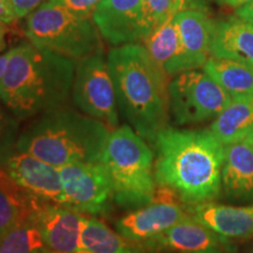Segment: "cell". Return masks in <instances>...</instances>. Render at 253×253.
I'll return each instance as SVG.
<instances>
[{
	"label": "cell",
	"instance_id": "obj_37",
	"mask_svg": "<svg viewBox=\"0 0 253 253\" xmlns=\"http://www.w3.org/2000/svg\"><path fill=\"white\" fill-rule=\"evenodd\" d=\"M250 253H253V250H251V251H250Z\"/></svg>",
	"mask_w": 253,
	"mask_h": 253
},
{
	"label": "cell",
	"instance_id": "obj_4",
	"mask_svg": "<svg viewBox=\"0 0 253 253\" xmlns=\"http://www.w3.org/2000/svg\"><path fill=\"white\" fill-rule=\"evenodd\" d=\"M33 119L19 135L18 151L55 168L100 162L112 131L103 122L62 106Z\"/></svg>",
	"mask_w": 253,
	"mask_h": 253
},
{
	"label": "cell",
	"instance_id": "obj_11",
	"mask_svg": "<svg viewBox=\"0 0 253 253\" xmlns=\"http://www.w3.org/2000/svg\"><path fill=\"white\" fill-rule=\"evenodd\" d=\"M91 18L101 36L114 46L143 41L151 32L144 0H101Z\"/></svg>",
	"mask_w": 253,
	"mask_h": 253
},
{
	"label": "cell",
	"instance_id": "obj_14",
	"mask_svg": "<svg viewBox=\"0 0 253 253\" xmlns=\"http://www.w3.org/2000/svg\"><path fill=\"white\" fill-rule=\"evenodd\" d=\"M45 249L52 253H75L79 248L82 214L60 204L41 202L33 213Z\"/></svg>",
	"mask_w": 253,
	"mask_h": 253
},
{
	"label": "cell",
	"instance_id": "obj_16",
	"mask_svg": "<svg viewBox=\"0 0 253 253\" xmlns=\"http://www.w3.org/2000/svg\"><path fill=\"white\" fill-rule=\"evenodd\" d=\"M189 216L225 238H250L253 236V204L244 207L213 202L186 207Z\"/></svg>",
	"mask_w": 253,
	"mask_h": 253
},
{
	"label": "cell",
	"instance_id": "obj_25",
	"mask_svg": "<svg viewBox=\"0 0 253 253\" xmlns=\"http://www.w3.org/2000/svg\"><path fill=\"white\" fill-rule=\"evenodd\" d=\"M19 135V119L0 106V167L17 151Z\"/></svg>",
	"mask_w": 253,
	"mask_h": 253
},
{
	"label": "cell",
	"instance_id": "obj_23",
	"mask_svg": "<svg viewBox=\"0 0 253 253\" xmlns=\"http://www.w3.org/2000/svg\"><path fill=\"white\" fill-rule=\"evenodd\" d=\"M204 72L230 95L231 99L253 95V67L232 59L210 56Z\"/></svg>",
	"mask_w": 253,
	"mask_h": 253
},
{
	"label": "cell",
	"instance_id": "obj_18",
	"mask_svg": "<svg viewBox=\"0 0 253 253\" xmlns=\"http://www.w3.org/2000/svg\"><path fill=\"white\" fill-rule=\"evenodd\" d=\"M211 56L232 59L253 67V25L237 15L214 23Z\"/></svg>",
	"mask_w": 253,
	"mask_h": 253
},
{
	"label": "cell",
	"instance_id": "obj_15",
	"mask_svg": "<svg viewBox=\"0 0 253 253\" xmlns=\"http://www.w3.org/2000/svg\"><path fill=\"white\" fill-rule=\"evenodd\" d=\"M175 21L182 42V71L203 67L211 56L214 23L202 9L179 11Z\"/></svg>",
	"mask_w": 253,
	"mask_h": 253
},
{
	"label": "cell",
	"instance_id": "obj_1",
	"mask_svg": "<svg viewBox=\"0 0 253 253\" xmlns=\"http://www.w3.org/2000/svg\"><path fill=\"white\" fill-rule=\"evenodd\" d=\"M153 144L157 185L172 189L186 205L212 202L219 196L224 145L210 129L167 126Z\"/></svg>",
	"mask_w": 253,
	"mask_h": 253
},
{
	"label": "cell",
	"instance_id": "obj_9",
	"mask_svg": "<svg viewBox=\"0 0 253 253\" xmlns=\"http://www.w3.org/2000/svg\"><path fill=\"white\" fill-rule=\"evenodd\" d=\"M58 169L63 207L87 214H103L109 211L114 201L113 190L102 163H73Z\"/></svg>",
	"mask_w": 253,
	"mask_h": 253
},
{
	"label": "cell",
	"instance_id": "obj_13",
	"mask_svg": "<svg viewBox=\"0 0 253 253\" xmlns=\"http://www.w3.org/2000/svg\"><path fill=\"white\" fill-rule=\"evenodd\" d=\"M145 249L168 250L177 253H227L231 246L225 237L191 216L143 243Z\"/></svg>",
	"mask_w": 253,
	"mask_h": 253
},
{
	"label": "cell",
	"instance_id": "obj_22",
	"mask_svg": "<svg viewBox=\"0 0 253 253\" xmlns=\"http://www.w3.org/2000/svg\"><path fill=\"white\" fill-rule=\"evenodd\" d=\"M41 202L25 191L0 168V237L33 213Z\"/></svg>",
	"mask_w": 253,
	"mask_h": 253
},
{
	"label": "cell",
	"instance_id": "obj_33",
	"mask_svg": "<svg viewBox=\"0 0 253 253\" xmlns=\"http://www.w3.org/2000/svg\"><path fill=\"white\" fill-rule=\"evenodd\" d=\"M8 60H9V50L8 52H6L5 54L0 55V81H1V79L4 77L6 72V68H7Z\"/></svg>",
	"mask_w": 253,
	"mask_h": 253
},
{
	"label": "cell",
	"instance_id": "obj_20",
	"mask_svg": "<svg viewBox=\"0 0 253 253\" xmlns=\"http://www.w3.org/2000/svg\"><path fill=\"white\" fill-rule=\"evenodd\" d=\"M78 250L88 253H143V244L109 229L96 218L82 217Z\"/></svg>",
	"mask_w": 253,
	"mask_h": 253
},
{
	"label": "cell",
	"instance_id": "obj_7",
	"mask_svg": "<svg viewBox=\"0 0 253 253\" xmlns=\"http://www.w3.org/2000/svg\"><path fill=\"white\" fill-rule=\"evenodd\" d=\"M169 100L177 125H192L217 118L232 99L207 73L192 69L170 81Z\"/></svg>",
	"mask_w": 253,
	"mask_h": 253
},
{
	"label": "cell",
	"instance_id": "obj_34",
	"mask_svg": "<svg viewBox=\"0 0 253 253\" xmlns=\"http://www.w3.org/2000/svg\"><path fill=\"white\" fill-rule=\"evenodd\" d=\"M6 48V27L5 24L0 21V52Z\"/></svg>",
	"mask_w": 253,
	"mask_h": 253
},
{
	"label": "cell",
	"instance_id": "obj_28",
	"mask_svg": "<svg viewBox=\"0 0 253 253\" xmlns=\"http://www.w3.org/2000/svg\"><path fill=\"white\" fill-rule=\"evenodd\" d=\"M60 5L71 9L74 13L81 15H91L101 0H53Z\"/></svg>",
	"mask_w": 253,
	"mask_h": 253
},
{
	"label": "cell",
	"instance_id": "obj_27",
	"mask_svg": "<svg viewBox=\"0 0 253 253\" xmlns=\"http://www.w3.org/2000/svg\"><path fill=\"white\" fill-rule=\"evenodd\" d=\"M46 1L47 0H5L6 5L15 19L31 14Z\"/></svg>",
	"mask_w": 253,
	"mask_h": 253
},
{
	"label": "cell",
	"instance_id": "obj_3",
	"mask_svg": "<svg viewBox=\"0 0 253 253\" xmlns=\"http://www.w3.org/2000/svg\"><path fill=\"white\" fill-rule=\"evenodd\" d=\"M77 60L33 43L9 49L0 81V101L19 120L33 119L62 106L73 88Z\"/></svg>",
	"mask_w": 253,
	"mask_h": 253
},
{
	"label": "cell",
	"instance_id": "obj_12",
	"mask_svg": "<svg viewBox=\"0 0 253 253\" xmlns=\"http://www.w3.org/2000/svg\"><path fill=\"white\" fill-rule=\"evenodd\" d=\"M4 167L11 178L28 194L47 203L63 205L58 168L18 150L9 156Z\"/></svg>",
	"mask_w": 253,
	"mask_h": 253
},
{
	"label": "cell",
	"instance_id": "obj_29",
	"mask_svg": "<svg viewBox=\"0 0 253 253\" xmlns=\"http://www.w3.org/2000/svg\"><path fill=\"white\" fill-rule=\"evenodd\" d=\"M237 17L242 18L243 20L248 21V23L253 25V0L250 1L249 4H246L242 7L236 9Z\"/></svg>",
	"mask_w": 253,
	"mask_h": 253
},
{
	"label": "cell",
	"instance_id": "obj_2",
	"mask_svg": "<svg viewBox=\"0 0 253 253\" xmlns=\"http://www.w3.org/2000/svg\"><path fill=\"white\" fill-rule=\"evenodd\" d=\"M107 62L120 114L143 140L154 143L169 121L170 77L137 42L113 48Z\"/></svg>",
	"mask_w": 253,
	"mask_h": 253
},
{
	"label": "cell",
	"instance_id": "obj_26",
	"mask_svg": "<svg viewBox=\"0 0 253 253\" xmlns=\"http://www.w3.org/2000/svg\"><path fill=\"white\" fill-rule=\"evenodd\" d=\"M144 5L151 31L183 11L182 0H144Z\"/></svg>",
	"mask_w": 253,
	"mask_h": 253
},
{
	"label": "cell",
	"instance_id": "obj_31",
	"mask_svg": "<svg viewBox=\"0 0 253 253\" xmlns=\"http://www.w3.org/2000/svg\"><path fill=\"white\" fill-rule=\"evenodd\" d=\"M13 14L11 13L9 8L6 5L5 0H0V21L4 24H9L14 20Z\"/></svg>",
	"mask_w": 253,
	"mask_h": 253
},
{
	"label": "cell",
	"instance_id": "obj_32",
	"mask_svg": "<svg viewBox=\"0 0 253 253\" xmlns=\"http://www.w3.org/2000/svg\"><path fill=\"white\" fill-rule=\"evenodd\" d=\"M210 1H214L221 6H227V7L237 9L242 7V6L249 4L252 0H210Z\"/></svg>",
	"mask_w": 253,
	"mask_h": 253
},
{
	"label": "cell",
	"instance_id": "obj_8",
	"mask_svg": "<svg viewBox=\"0 0 253 253\" xmlns=\"http://www.w3.org/2000/svg\"><path fill=\"white\" fill-rule=\"evenodd\" d=\"M72 89L74 102L82 112L103 122L110 130L118 128L115 89L102 49L80 60Z\"/></svg>",
	"mask_w": 253,
	"mask_h": 253
},
{
	"label": "cell",
	"instance_id": "obj_21",
	"mask_svg": "<svg viewBox=\"0 0 253 253\" xmlns=\"http://www.w3.org/2000/svg\"><path fill=\"white\" fill-rule=\"evenodd\" d=\"M209 129L223 145L245 140L253 132V95L231 100Z\"/></svg>",
	"mask_w": 253,
	"mask_h": 253
},
{
	"label": "cell",
	"instance_id": "obj_5",
	"mask_svg": "<svg viewBox=\"0 0 253 253\" xmlns=\"http://www.w3.org/2000/svg\"><path fill=\"white\" fill-rule=\"evenodd\" d=\"M100 162L112 184L114 201L125 208H141L156 192L154 154L130 126L110 131Z\"/></svg>",
	"mask_w": 253,
	"mask_h": 253
},
{
	"label": "cell",
	"instance_id": "obj_35",
	"mask_svg": "<svg viewBox=\"0 0 253 253\" xmlns=\"http://www.w3.org/2000/svg\"><path fill=\"white\" fill-rule=\"evenodd\" d=\"M246 140H248L250 143H251L252 147H253V132H252V134H250L248 137H246Z\"/></svg>",
	"mask_w": 253,
	"mask_h": 253
},
{
	"label": "cell",
	"instance_id": "obj_36",
	"mask_svg": "<svg viewBox=\"0 0 253 253\" xmlns=\"http://www.w3.org/2000/svg\"><path fill=\"white\" fill-rule=\"evenodd\" d=\"M36 253H52V252H49L48 250L43 249V250H40V251H38V252H36Z\"/></svg>",
	"mask_w": 253,
	"mask_h": 253
},
{
	"label": "cell",
	"instance_id": "obj_10",
	"mask_svg": "<svg viewBox=\"0 0 253 253\" xmlns=\"http://www.w3.org/2000/svg\"><path fill=\"white\" fill-rule=\"evenodd\" d=\"M182 203L172 189L158 185L153 201L119 219L116 230L132 242L143 244L189 216Z\"/></svg>",
	"mask_w": 253,
	"mask_h": 253
},
{
	"label": "cell",
	"instance_id": "obj_24",
	"mask_svg": "<svg viewBox=\"0 0 253 253\" xmlns=\"http://www.w3.org/2000/svg\"><path fill=\"white\" fill-rule=\"evenodd\" d=\"M33 213L0 237V253H36L45 249Z\"/></svg>",
	"mask_w": 253,
	"mask_h": 253
},
{
	"label": "cell",
	"instance_id": "obj_6",
	"mask_svg": "<svg viewBox=\"0 0 253 253\" xmlns=\"http://www.w3.org/2000/svg\"><path fill=\"white\" fill-rule=\"evenodd\" d=\"M25 32L33 45L71 59H84L102 49L93 18L74 13L53 0L28 14Z\"/></svg>",
	"mask_w": 253,
	"mask_h": 253
},
{
	"label": "cell",
	"instance_id": "obj_19",
	"mask_svg": "<svg viewBox=\"0 0 253 253\" xmlns=\"http://www.w3.org/2000/svg\"><path fill=\"white\" fill-rule=\"evenodd\" d=\"M142 45L169 77L182 73V42L175 17L168 19L144 38Z\"/></svg>",
	"mask_w": 253,
	"mask_h": 253
},
{
	"label": "cell",
	"instance_id": "obj_30",
	"mask_svg": "<svg viewBox=\"0 0 253 253\" xmlns=\"http://www.w3.org/2000/svg\"><path fill=\"white\" fill-rule=\"evenodd\" d=\"M210 0H182L183 9H202L205 11Z\"/></svg>",
	"mask_w": 253,
	"mask_h": 253
},
{
	"label": "cell",
	"instance_id": "obj_17",
	"mask_svg": "<svg viewBox=\"0 0 253 253\" xmlns=\"http://www.w3.org/2000/svg\"><path fill=\"white\" fill-rule=\"evenodd\" d=\"M221 188L230 197L253 199V147L246 138L224 145Z\"/></svg>",
	"mask_w": 253,
	"mask_h": 253
}]
</instances>
